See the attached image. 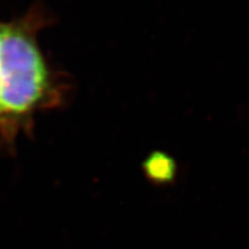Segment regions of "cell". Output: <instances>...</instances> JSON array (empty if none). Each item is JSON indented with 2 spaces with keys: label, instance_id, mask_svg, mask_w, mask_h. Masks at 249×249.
Segmentation results:
<instances>
[{
  "label": "cell",
  "instance_id": "obj_2",
  "mask_svg": "<svg viewBox=\"0 0 249 249\" xmlns=\"http://www.w3.org/2000/svg\"><path fill=\"white\" fill-rule=\"evenodd\" d=\"M142 170L148 181L157 186L174 185L179 172L178 163L174 157L160 150L152 151L145 157Z\"/></svg>",
  "mask_w": 249,
  "mask_h": 249
},
{
  "label": "cell",
  "instance_id": "obj_1",
  "mask_svg": "<svg viewBox=\"0 0 249 249\" xmlns=\"http://www.w3.org/2000/svg\"><path fill=\"white\" fill-rule=\"evenodd\" d=\"M51 22L40 4L0 21V147L7 150L34 129L38 114L64 107L73 92V83L50 64L39 43Z\"/></svg>",
  "mask_w": 249,
  "mask_h": 249
}]
</instances>
